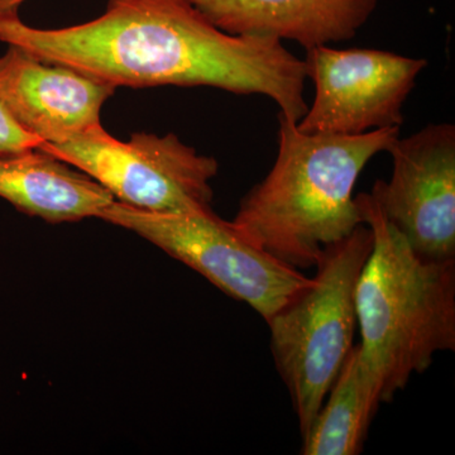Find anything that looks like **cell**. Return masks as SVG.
Masks as SVG:
<instances>
[{"instance_id":"cell-4","label":"cell","mask_w":455,"mask_h":455,"mask_svg":"<svg viewBox=\"0 0 455 455\" xmlns=\"http://www.w3.org/2000/svg\"><path fill=\"white\" fill-rule=\"evenodd\" d=\"M372 245V230L361 224L326 247L310 286L267 323L272 355L291 396L301 435L352 349L357 328L355 291Z\"/></svg>"},{"instance_id":"cell-10","label":"cell","mask_w":455,"mask_h":455,"mask_svg":"<svg viewBox=\"0 0 455 455\" xmlns=\"http://www.w3.org/2000/svg\"><path fill=\"white\" fill-rule=\"evenodd\" d=\"M229 35L298 42L305 50L348 41L379 0H188Z\"/></svg>"},{"instance_id":"cell-12","label":"cell","mask_w":455,"mask_h":455,"mask_svg":"<svg viewBox=\"0 0 455 455\" xmlns=\"http://www.w3.org/2000/svg\"><path fill=\"white\" fill-rule=\"evenodd\" d=\"M309 429L302 435L304 455L361 453L371 420L381 400L376 379L353 346Z\"/></svg>"},{"instance_id":"cell-7","label":"cell","mask_w":455,"mask_h":455,"mask_svg":"<svg viewBox=\"0 0 455 455\" xmlns=\"http://www.w3.org/2000/svg\"><path fill=\"white\" fill-rule=\"evenodd\" d=\"M307 76L315 98L298 123L305 133L358 136L385 128H400L403 108L427 60L388 51L307 50Z\"/></svg>"},{"instance_id":"cell-6","label":"cell","mask_w":455,"mask_h":455,"mask_svg":"<svg viewBox=\"0 0 455 455\" xmlns=\"http://www.w3.org/2000/svg\"><path fill=\"white\" fill-rule=\"evenodd\" d=\"M40 147L85 172L116 202L132 208L167 214L212 211V181L220 164L176 134L134 133L122 142L101 125Z\"/></svg>"},{"instance_id":"cell-11","label":"cell","mask_w":455,"mask_h":455,"mask_svg":"<svg viewBox=\"0 0 455 455\" xmlns=\"http://www.w3.org/2000/svg\"><path fill=\"white\" fill-rule=\"evenodd\" d=\"M0 197L51 224L99 218L114 202L106 188L41 147L0 155Z\"/></svg>"},{"instance_id":"cell-14","label":"cell","mask_w":455,"mask_h":455,"mask_svg":"<svg viewBox=\"0 0 455 455\" xmlns=\"http://www.w3.org/2000/svg\"><path fill=\"white\" fill-rule=\"evenodd\" d=\"M27 0H0V20L18 17L20 5Z\"/></svg>"},{"instance_id":"cell-13","label":"cell","mask_w":455,"mask_h":455,"mask_svg":"<svg viewBox=\"0 0 455 455\" xmlns=\"http://www.w3.org/2000/svg\"><path fill=\"white\" fill-rule=\"evenodd\" d=\"M42 143L14 119L0 98V155L38 148Z\"/></svg>"},{"instance_id":"cell-9","label":"cell","mask_w":455,"mask_h":455,"mask_svg":"<svg viewBox=\"0 0 455 455\" xmlns=\"http://www.w3.org/2000/svg\"><path fill=\"white\" fill-rule=\"evenodd\" d=\"M116 86L8 44L0 56V98L26 131L60 143L101 127V108Z\"/></svg>"},{"instance_id":"cell-3","label":"cell","mask_w":455,"mask_h":455,"mask_svg":"<svg viewBox=\"0 0 455 455\" xmlns=\"http://www.w3.org/2000/svg\"><path fill=\"white\" fill-rule=\"evenodd\" d=\"M373 245L355 291L362 357L388 403L455 349V259H421L371 194L355 196Z\"/></svg>"},{"instance_id":"cell-8","label":"cell","mask_w":455,"mask_h":455,"mask_svg":"<svg viewBox=\"0 0 455 455\" xmlns=\"http://www.w3.org/2000/svg\"><path fill=\"white\" fill-rule=\"evenodd\" d=\"M387 152L391 180L371 196L421 259H455V125L427 124Z\"/></svg>"},{"instance_id":"cell-2","label":"cell","mask_w":455,"mask_h":455,"mask_svg":"<svg viewBox=\"0 0 455 455\" xmlns=\"http://www.w3.org/2000/svg\"><path fill=\"white\" fill-rule=\"evenodd\" d=\"M276 161L241 200L233 226L292 267H315L329 245L364 224L353 196L367 164L387 152L400 128L358 134L305 133L278 113Z\"/></svg>"},{"instance_id":"cell-1","label":"cell","mask_w":455,"mask_h":455,"mask_svg":"<svg viewBox=\"0 0 455 455\" xmlns=\"http://www.w3.org/2000/svg\"><path fill=\"white\" fill-rule=\"evenodd\" d=\"M0 41L116 88L212 86L265 95L296 124L307 110L304 60L283 41L221 31L188 0H108L100 17L57 29L3 18Z\"/></svg>"},{"instance_id":"cell-5","label":"cell","mask_w":455,"mask_h":455,"mask_svg":"<svg viewBox=\"0 0 455 455\" xmlns=\"http://www.w3.org/2000/svg\"><path fill=\"white\" fill-rule=\"evenodd\" d=\"M99 220L136 233L230 298L250 305L266 323L313 283L300 269L251 243L212 209L167 214L114 200Z\"/></svg>"}]
</instances>
